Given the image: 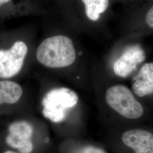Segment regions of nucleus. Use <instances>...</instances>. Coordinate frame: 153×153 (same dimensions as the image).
Masks as SVG:
<instances>
[{"label": "nucleus", "instance_id": "f257e3e1", "mask_svg": "<svg viewBox=\"0 0 153 153\" xmlns=\"http://www.w3.org/2000/svg\"><path fill=\"white\" fill-rule=\"evenodd\" d=\"M36 55L41 64L50 68L68 67L72 65L76 59L73 42L64 35L45 39L39 45Z\"/></svg>", "mask_w": 153, "mask_h": 153}, {"label": "nucleus", "instance_id": "f03ea898", "mask_svg": "<svg viewBox=\"0 0 153 153\" xmlns=\"http://www.w3.org/2000/svg\"><path fill=\"white\" fill-rule=\"evenodd\" d=\"M78 94L69 88H54L46 94L43 101L44 116L53 123L64 120L67 111L74 108L78 102Z\"/></svg>", "mask_w": 153, "mask_h": 153}, {"label": "nucleus", "instance_id": "7ed1b4c3", "mask_svg": "<svg viewBox=\"0 0 153 153\" xmlns=\"http://www.w3.org/2000/svg\"><path fill=\"white\" fill-rule=\"evenodd\" d=\"M105 97L109 107L126 118L137 119L143 114L142 105L126 86L116 85L111 86L107 89Z\"/></svg>", "mask_w": 153, "mask_h": 153}, {"label": "nucleus", "instance_id": "20e7f679", "mask_svg": "<svg viewBox=\"0 0 153 153\" xmlns=\"http://www.w3.org/2000/svg\"><path fill=\"white\" fill-rule=\"evenodd\" d=\"M28 48L22 41L15 42L10 49H0V77L9 78L21 71Z\"/></svg>", "mask_w": 153, "mask_h": 153}, {"label": "nucleus", "instance_id": "39448f33", "mask_svg": "<svg viewBox=\"0 0 153 153\" xmlns=\"http://www.w3.org/2000/svg\"><path fill=\"white\" fill-rule=\"evenodd\" d=\"M9 133L5 138L8 146L17 150L19 153H31L33 149L32 141L33 126L27 121H16L9 126Z\"/></svg>", "mask_w": 153, "mask_h": 153}, {"label": "nucleus", "instance_id": "423d86ee", "mask_svg": "<svg viewBox=\"0 0 153 153\" xmlns=\"http://www.w3.org/2000/svg\"><path fill=\"white\" fill-rule=\"evenodd\" d=\"M145 51L140 45H130L115 61L113 66L114 72L117 76L126 77L145 61Z\"/></svg>", "mask_w": 153, "mask_h": 153}, {"label": "nucleus", "instance_id": "0eeeda50", "mask_svg": "<svg viewBox=\"0 0 153 153\" xmlns=\"http://www.w3.org/2000/svg\"><path fill=\"white\" fill-rule=\"evenodd\" d=\"M122 141L136 153H153V134L147 131L140 129L127 131L123 134Z\"/></svg>", "mask_w": 153, "mask_h": 153}, {"label": "nucleus", "instance_id": "6e6552de", "mask_svg": "<svg viewBox=\"0 0 153 153\" xmlns=\"http://www.w3.org/2000/svg\"><path fill=\"white\" fill-rule=\"evenodd\" d=\"M132 89L140 97L153 94V62L142 65L134 78Z\"/></svg>", "mask_w": 153, "mask_h": 153}, {"label": "nucleus", "instance_id": "1a4fd4ad", "mask_svg": "<svg viewBox=\"0 0 153 153\" xmlns=\"http://www.w3.org/2000/svg\"><path fill=\"white\" fill-rule=\"evenodd\" d=\"M23 94L22 88L18 83L11 81H0V105L15 104Z\"/></svg>", "mask_w": 153, "mask_h": 153}, {"label": "nucleus", "instance_id": "9d476101", "mask_svg": "<svg viewBox=\"0 0 153 153\" xmlns=\"http://www.w3.org/2000/svg\"><path fill=\"white\" fill-rule=\"evenodd\" d=\"M85 7V13L88 19L91 21H97L101 14L107 10L109 0H82Z\"/></svg>", "mask_w": 153, "mask_h": 153}, {"label": "nucleus", "instance_id": "9b49d317", "mask_svg": "<svg viewBox=\"0 0 153 153\" xmlns=\"http://www.w3.org/2000/svg\"><path fill=\"white\" fill-rule=\"evenodd\" d=\"M133 33H153V0H151L142 10Z\"/></svg>", "mask_w": 153, "mask_h": 153}, {"label": "nucleus", "instance_id": "f8f14e48", "mask_svg": "<svg viewBox=\"0 0 153 153\" xmlns=\"http://www.w3.org/2000/svg\"><path fill=\"white\" fill-rule=\"evenodd\" d=\"M81 153H106L103 150L94 146H88L84 148Z\"/></svg>", "mask_w": 153, "mask_h": 153}, {"label": "nucleus", "instance_id": "ddd939ff", "mask_svg": "<svg viewBox=\"0 0 153 153\" xmlns=\"http://www.w3.org/2000/svg\"><path fill=\"white\" fill-rule=\"evenodd\" d=\"M11 0H0V6L2 5L3 4L9 2Z\"/></svg>", "mask_w": 153, "mask_h": 153}, {"label": "nucleus", "instance_id": "4468645a", "mask_svg": "<svg viewBox=\"0 0 153 153\" xmlns=\"http://www.w3.org/2000/svg\"><path fill=\"white\" fill-rule=\"evenodd\" d=\"M4 153H18L15 152H13V151H11V150H8V151H6L5 152H4Z\"/></svg>", "mask_w": 153, "mask_h": 153}]
</instances>
